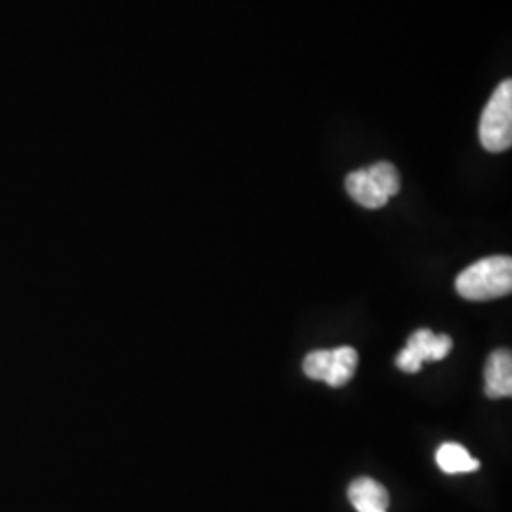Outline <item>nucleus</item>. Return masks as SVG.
Wrapping results in <instances>:
<instances>
[{
  "instance_id": "f257e3e1",
  "label": "nucleus",
  "mask_w": 512,
  "mask_h": 512,
  "mask_svg": "<svg viewBox=\"0 0 512 512\" xmlns=\"http://www.w3.org/2000/svg\"><path fill=\"white\" fill-rule=\"evenodd\" d=\"M459 296L484 302L507 296L512 291V260L509 256H488L458 275Z\"/></svg>"
},
{
  "instance_id": "f03ea898",
  "label": "nucleus",
  "mask_w": 512,
  "mask_h": 512,
  "mask_svg": "<svg viewBox=\"0 0 512 512\" xmlns=\"http://www.w3.org/2000/svg\"><path fill=\"white\" fill-rule=\"evenodd\" d=\"M346 188L353 202L366 209H380L401 190V177L395 165L378 162L349 173Z\"/></svg>"
},
{
  "instance_id": "7ed1b4c3",
  "label": "nucleus",
  "mask_w": 512,
  "mask_h": 512,
  "mask_svg": "<svg viewBox=\"0 0 512 512\" xmlns=\"http://www.w3.org/2000/svg\"><path fill=\"white\" fill-rule=\"evenodd\" d=\"M478 137L488 152H505L512 145V82L499 84L480 118Z\"/></svg>"
},
{
  "instance_id": "20e7f679",
  "label": "nucleus",
  "mask_w": 512,
  "mask_h": 512,
  "mask_svg": "<svg viewBox=\"0 0 512 512\" xmlns=\"http://www.w3.org/2000/svg\"><path fill=\"white\" fill-rule=\"evenodd\" d=\"M357 368V351L349 346L317 349L304 359V372L311 380L325 382L330 387H342L353 378Z\"/></svg>"
},
{
  "instance_id": "39448f33",
  "label": "nucleus",
  "mask_w": 512,
  "mask_h": 512,
  "mask_svg": "<svg viewBox=\"0 0 512 512\" xmlns=\"http://www.w3.org/2000/svg\"><path fill=\"white\" fill-rule=\"evenodd\" d=\"M452 346H454V342L446 334H433L429 329L416 330L410 336L408 346L397 357V366L403 372L416 374V372H420L425 361H440V359L448 357Z\"/></svg>"
},
{
  "instance_id": "423d86ee",
  "label": "nucleus",
  "mask_w": 512,
  "mask_h": 512,
  "mask_svg": "<svg viewBox=\"0 0 512 512\" xmlns=\"http://www.w3.org/2000/svg\"><path fill=\"white\" fill-rule=\"evenodd\" d=\"M512 355L509 349H495L486 365V395L490 399L511 397Z\"/></svg>"
},
{
  "instance_id": "0eeeda50",
  "label": "nucleus",
  "mask_w": 512,
  "mask_h": 512,
  "mask_svg": "<svg viewBox=\"0 0 512 512\" xmlns=\"http://www.w3.org/2000/svg\"><path fill=\"white\" fill-rule=\"evenodd\" d=\"M349 501L357 512H387L389 495L380 482L372 478H357L349 486Z\"/></svg>"
},
{
  "instance_id": "6e6552de",
  "label": "nucleus",
  "mask_w": 512,
  "mask_h": 512,
  "mask_svg": "<svg viewBox=\"0 0 512 512\" xmlns=\"http://www.w3.org/2000/svg\"><path fill=\"white\" fill-rule=\"evenodd\" d=\"M437 463L440 469L448 475H459V473H473L480 463L476 461L461 444L446 442L442 444L437 452Z\"/></svg>"
}]
</instances>
